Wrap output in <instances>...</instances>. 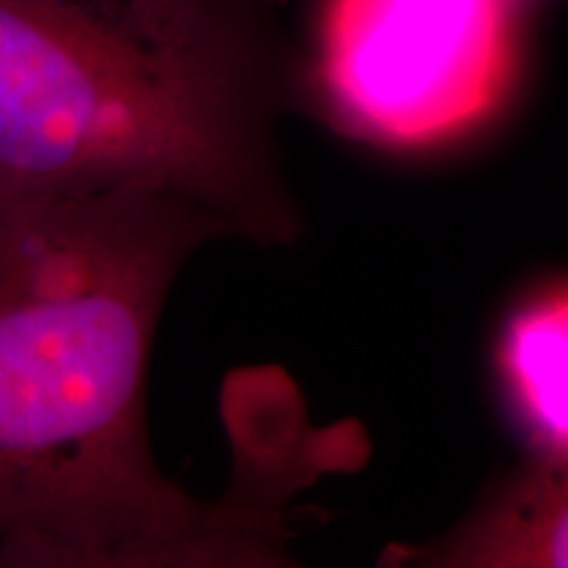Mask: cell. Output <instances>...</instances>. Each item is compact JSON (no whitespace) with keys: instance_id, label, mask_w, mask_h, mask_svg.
<instances>
[{"instance_id":"3","label":"cell","mask_w":568,"mask_h":568,"mask_svg":"<svg viewBox=\"0 0 568 568\" xmlns=\"http://www.w3.org/2000/svg\"><path fill=\"white\" fill-rule=\"evenodd\" d=\"M510 67L506 0H329L322 74L337 111L397 145L493 109Z\"/></svg>"},{"instance_id":"5","label":"cell","mask_w":568,"mask_h":568,"mask_svg":"<svg viewBox=\"0 0 568 568\" xmlns=\"http://www.w3.org/2000/svg\"><path fill=\"white\" fill-rule=\"evenodd\" d=\"M566 466L542 460V471L518 485L450 552L466 564L560 566L566 560Z\"/></svg>"},{"instance_id":"4","label":"cell","mask_w":568,"mask_h":568,"mask_svg":"<svg viewBox=\"0 0 568 568\" xmlns=\"http://www.w3.org/2000/svg\"><path fill=\"white\" fill-rule=\"evenodd\" d=\"M500 366L542 460L566 466L568 453V297L550 287L510 318L500 345Z\"/></svg>"},{"instance_id":"2","label":"cell","mask_w":568,"mask_h":568,"mask_svg":"<svg viewBox=\"0 0 568 568\" xmlns=\"http://www.w3.org/2000/svg\"><path fill=\"white\" fill-rule=\"evenodd\" d=\"M258 53L216 0H0V182L142 187L240 232L266 195Z\"/></svg>"},{"instance_id":"1","label":"cell","mask_w":568,"mask_h":568,"mask_svg":"<svg viewBox=\"0 0 568 568\" xmlns=\"http://www.w3.org/2000/svg\"><path fill=\"white\" fill-rule=\"evenodd\" d=\"M237 232L142 187L0 182V566H219L266 558L261 518L159 471L148 366L176 272Z\"/></svg>"}]
</instances>
